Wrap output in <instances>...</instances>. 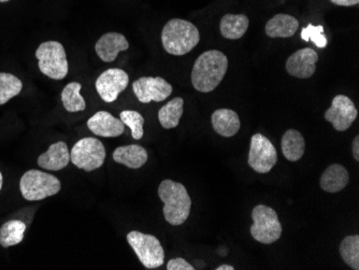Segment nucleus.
Instances as JSON below:
<instances>
[{
  "mask_svg": "<svg viewBox=\"0 0 359 270\" xmlns=\"http://www.w3.org/2000/svg\"><path fill=\"white\" fill-rule=\"evenodd\" d=\"M228 69V58L223 52L210 50L203 52L194 64L191 84L201 93L215 90Z\"/></svg>",
  "mask_w": 359,
  "mask_h": 270,
  "instance_id": "nucleus-1",
  "label": "nucleus"
},
{
  "mask_svg": "<svg viewBox=\"0 0 359 270\" xmlns=\"http://www.w3.org/2000/svg\"><path fill=\"white\" fill-rule=\"evenodd\" d=\"M158 196L164 203L165 220L173 227L182 225L191 213V199L187 187L175 181H163L158 187Z\"/></svg>",
  "mask_w": 359,
  "mask_h": 270,
  "instance_id": "nucleus-2",
  "label": "nucleus"
},
{
  "mask_svg": "<svg viewBox=\"0 0 359 270\" xmlns=\"http://www.w3.org/2000/svg\"><path fill=\"white\" fill-rule=\"evenodd\" d=\"M199 41L201 34L198 28L187 20H170L161 32V43L165 51L171 55H185L189 53Z\"/></svg>",
  "mask_w": 359,
  "mask_h": 270,
  "instance_id": "nucleus-3",
  "label": "nucleus"
},
{
  "mask_svg": "<svg viewBox=\"0 0 359 270\" xmlns=\"http://www.w3.org/2000/svg\"><path fill=\"white\" fill-rule=\"evenodd\" d=\"M60 181L51 173L32 169L26 171L20 181L22 196L28 201H42L60 192Z\"/></svg>",
  "mask_w": 359,
  "mask_h": 270,
  "instance_id": "nucleus-4",
  "label": "nucleus"
},
{
  "mask_svg": "<svg viewBox=\"0 0 359 270\" xmlns=\"http://www.w3.org/2000/svg\"><path fill=\"white\" fill-rule=\"evenodd\" d=\"M36 58L40 72L44 76L53 80H62L67 76L69 70L67 54L60 42L46 41L40 44L36 51Z\"/></svg>",
  "mask_w": 359,
  "mask_h": 270,
  "instance_id": "nucleus-5",
  "label": "nucleus"
},
{
  "mask_svg": "<svg viewBox=\"0 0 359 270\" xmlns=\"http://www.w3.org/2000/svg\"><path fill=\"white\" fill-rule=\"evenodd\" d=\"M252 219L254 223L251 227V235L256 241L271 245L279 241L282 225L273 209L265 205H256L252 211Z\"/></svg>",
  "mask_w": 359,
  "mask_h": 270,
  "instance_id": "nucleus-6",
  "label": "nucleus"
},
{
  "mask_svg": "<svg viewBox=\"0 0 359 270\" xmlns=\"http://www.w3.org/2000/svg\"><path fill=\"white\" fill-rule=\"evenodd\" d=\"M127 241L145 268L154 269L164 264V248L155 236L133 231L127 234Z\"/></svg>",
  "mask_w": 359,
  "mask_h": 270,
  "instance_id": "nucleus-7",
  "label": "nucleus"
},
{
  "mask_svg": "<svg viewBox=\"0 0 359 270\" xmlns=\"http://www.w3.org/2000/svg\"><path fill=\"white\" fill-rule=\"evenodd\" d=\"M106 155V148L102 141L88 137L74 144L70 152V161L78 168L90 173L104 165Z\"/></svg>",
  "mask_w": 359,
  "mask_h": 270,
  "instance_id": "nucleus-8",
  "label": "nucleus"
},
{
  "mask_svg": "<svg viewBox=\"0 0 359 270\" xmlns=\"http://www.w3.org/2000/svg\"><path fill=\"white\" fill-rule=\"evenodd\" d=\"M278 162V152L271 141L262 134H255L251 139L249 165L258 173H268Z\"/></svg>",
  "mask_w": 359,
  "mask_h": 270,
  "instance_id": "nucleus-9",
  "label": "nucleus"
},
{
  "mask_svg": "<svg viewBox=\"0 0 359 270\" xmlns=\"http://www.w3.org/2000/svg\"><path fill=\"white\" fill-rule=\"evenodd\" d=\"M172 90V86L161 76H142L133 83V90L142 104L164 102Z\"/></svg>",
  "mask_w": 359,
  "mask_h": 270,
  "instance_id": "nucleus-10",
  "label": "nucleus"
},
{
  "mask_svg": "<svg viewBox=\"0 0 359 270\" xmlns=\"http://www.w3.org/2000/svg\"><path fill=\"white\" fill-rule=\"evenodd\" d=\"M128 83L129 76L126 72L118 68H110L98 76L95 88L100 98L111 104L118 100V95L126 90Z\"/></svg>",
  "mask_w": 359,
  "mask_h": 270,
  "instance_id": "nucleus-11",
  "label": "nucleus"
},
{
  "mask_svg": "<svg viewBox=\"0 0 359 270\" xmlns=\"http://www.w3.org/2000/svg\"><path fill=\"white\" fill-rule=\"evenodd\" d=\"M358 116V111L351 98L344 95H337L332 107L325 112V119L332 123L334 130L344 132L352 126Z\"/></svg>",
  "mask_w": 359,
  "mask_h": 270,
  "instance_id": "nucleus-12",
  "label": "nucleus"
},
{
  "mask_svg": "<svg viewBox=\"0 0 359 270\" xmlns=\"http://www.w3.org/2000/svg\"><path fill=\"white\" fill-rule=\"evenodd\" d=\"M318 62V54L311 48H304L288 58L286 72L295 78L309 79L316 72Z\"/></svg>",
  "mask_w": 359,
  "mask_h": 270,
  "instance_id": "nucleus-13",
  "label": "nucleus"
},
{
  "mask_svg": "<svg viewBox=\"0 0 359 270\" xmlns=\"http://www.w3.org/2000/svg\"><path fill=\"white\" fill-rule=\"evenodd\" d=\"M88 130L96 136L116 138L124 134L125 124L107 111H100L88 121Z\"/></svg>",
  "mask_w": 359,
  "mask_h": 270,
  "instance_id": "nucleus-14",
  "label": "nucleus"
},
{
  "mask_svg": "<svg viewBox=\"0 0 359 270\" xmlns=\"http://www.w3.org/2000/svg\"><path fill=\"white\" fill-rule=\"evenodd\" d=\"M129 49V42L120 33H107L95 44V51L102 62H113L118 53Z\"/></svg>",
  "mask_w": 359,
  "mask_h": 270,
  "instance_id": "nucleus-15",
  "label": "nucleus"
},
{
  "mask_svg": "<svg viewBox=\"0 0 359 270\" xmlns=\"http://www.w3.org/2000/svg\"><path fill=\"white\" fill-rule=\"evenodd\" d=\"M69 150L64 141L51 144L46 153L38 157V166L46 170H62L69 165Z\"/></svg>",
  "mask_w": 359,
  "mask_h": 270,
  "instance_id": "nucleus-16",
  "label": "nucleus"
},
{
  "mask_svg": "<svg viewBox=\"0 0 359 270\" xmlns=\"http://www.w3.org/2000/svg\"><path fill=\"white\" fill-rule=\"evenodd\" d=\"M213 130L223 137H233L241 127L239 116L231 109H219L212 114Z\"/></svg>",
  "mask_w": 359,
  "mask_h": 270,
  "instance_id": "nucleus-17",
  "label": "nucleus"
},
{
  "mask_svg": "<svg viewBox=\"0 0 359 270\" xmlns=\"http://www.w3.org/2000/svg\"><path fill=\"white\" fill-rule=\"evenodd\" d=\"M299 21L290 14H276L266 24V34L270 38H288L295 35Z\"/></svg>",
  "mask_w": 359,
  "mask_h": 270,
  "instance_id": "nucleus-18",
  "label": "nucleus"
},
{
  "mask_svg": "<svg viewBox=\"0 0 359 270\" xmlns=\"http://www.w3.org/2000/svg\"><path fill=\"white\" fill-rule=\"evenodd\" d=\"M113 160L118 164L124 165L128 168H141L148 162V152L143 147L138 144L118 147L112 154Z\"/></svg>",
  "mask_w": 359,
  "mask_h": 270,
  "instance_id": "nucleus-19",
  "label": "nucleus"
},
{
  "mask_svg": "<svg viewBox=\"0 0 359 270\" xmlns=\"http://www.w3.org/2000/svg\"><path fill=\"white\" fill-rule=\"evenodd\" d=\"M350 181V175L346 167L334 164L328 167L320 177V187L328 193H339L346 189Z\"/></svg>",
  "mask_w": 359,
  "mask_h": 270,
  "instance_id": "nucleus-20",
  "label": "nucleus"
},
{
  "mask_svg": "<svg viewBox=\"0 0 359 270\" xmlns=\"http://www.w3.org/2000/svg\"><path fill=\"white\" fill-rule=\"evenodd\" d=\"M249 25V18L244 14H226L221 20L219 30L226 39L237 40L245 35Z\"/></svg>",
  "mask_w": 359,
  "mask_h": 270,
  "instance_id": "nucleus-21",
  "label": "nucleus"
},
{
  "mask_svg": "<svg viewBox=\"0 0 359 270\" xmlns=\"http://www.w3.org/2000/svg\"><path fill=\"white\" fill-rule=\"evenodd\" d=\"M281 148L284 156L290 162L302 160L306 150V142L302 133L296 130H287L282 137Z\"/></svg>",
  "mask_w": 359,
  "mask_h": 270,
  "instance_id": "nucleus-22",
  "label": "nucleus"
},
{
  "mask_svg": "<svg viewBox=\"0 0 359 270\" xmlns=\"http://www.w3.org/2000/svg\"><path fill=\"white\" fill-rule=\"evenodd\" d=\"M184 100L181 97L173 98L172 100L161 107L158 112V120L165 130H172L179 125L183 116Z\"/></svg>",
  "mask_w": 359,
  "mask_h": 270,
  "instance_id": "nucleus-23",
  "label": "nucleus"
},
{
  "mask_svg": "<svg viewBox=\"0 0 359 270\" xmlns=\"http://www.w3.org/2000/svg\"><path fill=\"white\" fill-rule=\"evenodd\" d=\"M26 224L21 220H10L0 227V245L13 247L23 241Z\"/></svg>",
  "mask_w": 359,
  "mask_h": 270,
  "instance_id": "nucleus-24",
  "label": "nucleus"
},
{
  "mask_svg": "<svg viewBox=\"0 0 359 270\" xmlns=\"http://www.w3.org/2000/svg\"><path fill=\"white\" fill-rule=\"evenodd\" d=\"M81 88H82V86L79 82H70L65 86L62 95H60L65 110L68 111L70 114H76V112L86 110V102L83 96H81Z\"/></svg>",
  "mask_w": 359,
  "mask_h": 270,
  "instance_id": "nucleus-25",
  "label": "nucleus"
},
{
  "mask_svg": "<svg viewBox=\"0 0 359 270\" xmlns=\"http://www.w3.org/2000/svg\"><path fill=\"white\" fill-rule=\"evenodd\" d=\"M23 90V82L8 72H0V106L7 104Z\"/></svg>",
  "mask_w": 359,
  "mask_h": 270,
  "instance_id": "nucleus-26",
  "label": "nucleus"
},
{
  "mask_svg": "<svg viewBox=\"0 0 359 270\" xmlns=\"http://www.w3.org/2000/svg\"><path fill=\"white\" fill-rule=\"evenodd\" d=\"M341 257L353 269H359V236H348L340 245Z\"/></svg>",
  "mask_w": 359,
  "mask_h": 270,
  "instance_id": "nucleus-27",
  "label": "nucleus"
},
{
  "mask_svg": "<svg viewBox=\"0 0 359 270\" xmlns=\"http://www.w3.org/2000/svg\"><path fill=\"white\" fill-rule=\"evenodd\" d=\"M120 119L125 125L132 130V136L135 140H140L144 134L143 125L144 118L139 114L138 111L125 110L120 114Z\"/></svg>",
  "mask_w": 359,
  "mask_h": 270,
  "instance_id": "nucleus-28",
  "label": "nucleus"
},
{
  "mask_svg": "<svg viewBox=\"0 0 359 270\" xmlns=\"http://www.w3.org/2000/svg\"><path fill=\"white\" fill-rule=\"evenodd\" d=\"M302 39L304 41H312L316 46L324 49L327 46V39L324 36L323 26H314L312 24L302 30Z\"/></svg>",
  "mask_w": 359,
  "mask_h": 270,
  "instance_id": "nucleus-29",
  "label": "nucleus"
},
{
  "mask_svg": "<svg viewBox=\"0 0 359 270\" xmlns=\"http://www.w3.org/2000/svg\"><path fill=\"white\" fill-rule=\"evenodd\" d=\"M167 269L168 270H195V268L187 263L184 259L177 257V259H170L167 264Z\"/></svg>",
  "mask_w": 359,
  "mask_h": 270,
  "instance_id": "nucleus-30",
  "label": "nucleus"
},
{
  "mask_svg": "<svg viewBox=\"0 0 359 270\" xmlns=\"http://www.w3.org/2000/svg\"><path fill=\"white\" fill-rule=\"evenodd\" d=\"M330 3L341 7H353L358 5L359 0H330Z\"/></svg>",
  "mask_w": 359,
  "mask_h": 270,
  "instance_id": "nucleus-31",
  "label": "nucleus"
},
{
  "mask_svg": "<svg viewBox=\"0 0 359 270\" xmlns=\"http://www.w3.org/2000/svg\"><path fill=\"white\" fill-rule=\"evenodd\" d=\"M353 156L355 160L358 162L359 161V136L355 137L354 141L352 144Z\"/></svg>",
  "mask_w": 359,
  "mask_h": 270,
  "instance_id": "nucleus-32",
  "label": "nucleus"
},
{
  "mask_svg": "<svg viewBox=\"0 0 359 270\" xmlns=\"http://www.w3.org/2000/svg\"><path fill=\"white\" fill-rule=\"evenodd\" d=\"M217 270H235V268L231 265H221L217 268Z\"/></svg>",
  "mask_w": 359,
  "mask_h": 270,
  "instance_id": "nucleus-33",
  "label": "nucleus"
},
{
  "mask_svg": "<svg viewBox=\"0 0 359 270\" xmlns=\"http://www.w3.org/2000/svg\"><path fill=\"white\" fill-rule=\"evenodd\" d=\"M3 173H0V191L3 189Z\"/></svg>",
  "mask_w": 359,
  "mask_h": 270,
  "instance_id": "nucleus-34",
  "label": "nucleus"
},
{
  "mask_svg": "<svg viewBox=\"0 0 359 270\" xmlns=\"http://www.w3.org/2000/svg\"><path fill=\"white\" fill-rule=\"evenodd\" d=\"M7 1H10V0H0V3H7Z\"/></svg>",
  "mask_w": 359,
  "mask_h": 270,
  "instance_id": "nucleus-35",
  "label": "nucleus"
}]
</instances>
